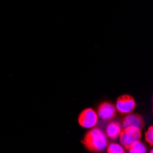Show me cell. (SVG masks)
Instances as JSON below:
<instances>
[{
	"instance_id": "1",
	"label": "cell",
	"mask_w": 153,
	"mask_h": 153,
	"mask_svg": "<svg viewBox=\"0 0 153 153\" xmlns=\"http://www.w3.org/2000/svg\"><path fill=\"white\" fill-rule=\"evenodd\" d=\"M82 144L92 152H102L108 145V137L101 128L94 127L85 134Z\"/></svg>"
},
{
	"instance_id": "8",
	"label": "cell",
	"mask_w": 153,
	"mask_h": 153,
	"mask_svg": "<svg viewBox=\"0 0 153 153\" xmlns=\"http://www.w3.org/2000/svg\"><path fill=\"white\" fill-rule=\"evenodd\" d=\"M128 149L130 153H146L147 152V148H146L145 144L140 142V140H138L136 143H134Z\"/></svg>"
},
{
	"instance_id": "2",
	"label": "cell",
	"mask_w": 153,
	"mask_h": 153,
	"mask_svg": "<svg viewBox=\"0 0 153 153\" xmlns=\"http://www.w3.org/2000/svg\"><path fill=\"white\" fill-rule=\"evenodd\" d=\"M118 137H119L121 145L128 149L134 143H136L138 140H140L141 129L133 128V127L125 128L121 130Z\"/></svg>"
},
{
	"instance_id": "4",
	"label": "cell",
	"mask_w": 153,
	"mask_h": 153,
	"mask_svg": "<svg viewBox=\"0 0 153 153\" xmlns=\"http://www.w3.org/2000/svg\"><path fill=\"white\" fill-rule=\"evenodd\" d=\"M136 101L131 95L123 94L117 99L116 109L121 114H129L132 113L133 110L136 108Z\"/></svg>"
},
{
	"instance_id": "10",
	"label": "cell",
	"mask_w": 153,
	"mask_h": 153,
	"mask_svg": "<svg viewBox=\"0 0 153 153\" xmlns=\"http://www.w3.org/2000/svg\"><path fill=\"white\" fill-rule=\"evenodd\" d=\"M145 140L150 145L152 146L153 144V127L150 126L148 130L146 131V134H145Z\"/></svg>"
},
{
	"instance_id": "6",
	"label": "cell",
	"mask_w": 153,
	"mask_h": 153,
	"mask_svg": "<svg viewBox=\"0 0 153 153\" xmlns=\"http://www.w3.org/2000/svg\"><path fill=\"white\" fill-rule=\"evenodd\" d=\"M128 116H126L124 117L123 121H122V128H128V127H133V128H137L142 129L144 127V120L143 117L138 115V114H127Z\"/></svg>"
},
{
	"instance_id": "9",
	"label": "cell",
	"mask_w": 153,
	"mask_h": 153,
	"mask_svg": "<svg viewBox=\"0 0 153 153\" xmlns=\"http://www.w3.org/2000/svg\"><path fill=\"white\" fill-rule=\"evenodd\" d=\"M106 151L108 153H124L125 148L118 143H110L106 147Z\"/></svg>"
},
{
	"instance_id": "7",
	"label": "cell",
	"mask_w": 153,
	"mask_h": 153,
	"mask_svg": "<svg viewBox=\"0 0 153 153\" xmlns=\"http://www.w3.org/2000/svg\"><path fill=\"white\" fill-rule=\"evenodd\" d=\"M122 130V126L119 122L111 121L105 127V135L110 140H117L119 137V134Z\"/></svg>"
},
{
	"instance_id": "5",
	"label": "cell",
	"mask_w": 153,
	"mask_h": 153,
	"mask_svg": "<svg viewBox=\"0 0 153 153\" xmlns=\"http://www.w3.org/2000/svg\"><path fill=\"white\" fill-rule=\"evenodd\" d=\"M116 106L112 103L105 101L99 105L96 113L98 118L102 119L103 121H109L116 116Z\"/></svg>"
},
{
	"instance_id": "3",
	"label": "cell",
	"mask_w": 153,
	"mask_h": 153,
	"mask_svg": "<svg viewBox=\"0 0 153 153\" xmlns=\"http://www.w3.org/2000/svg\"><path fill=\"white\" fill-rule=\"evenodd\" d=\"M98 123V116L96 111L93 108L88 107L82 110L78 117V124L83 128H93Z\"/></svg>"
}]
</instances>
